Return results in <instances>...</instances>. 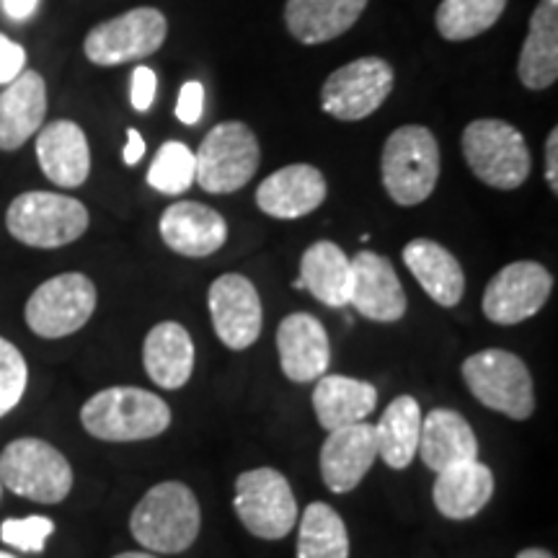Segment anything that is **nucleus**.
Wrapping results in <instances>:
<instances>
[{
    "mask_svg": "<svg viewBox=\"0 0 558 558\" xmlns=\"http://www.w3.org/2000/svg\"><path fill=\"white\" fill-rule=\"evenodd\" d=\"M81 424L104 442H137L163 435L171 427V409L150 390L117 386L99 390L83 403Z\"/></svg>",
    "mask_w": 558,
    "mask_h": 558,
    "instance_id": "nucleus-1",
    "label": "nucleus"
},
{
    "mask_svg": "<svg viewBox=\"0 0 558 558\" xmlns=\"http://www.w3.org/2000/svg\"><path fill=\"white\" fill-rule=\"evenodd\" d=\"M202 527L199 501L181 481L153 486L130 514L135 541L150 554H184Z\"/></svg>",
    "mask_w": 558,
    "mask_h": 558,
    "instance_id": "nucleus-2",
    "label": "nucleus"
},
{
    "mask_svg": "<svg viewBox=\"0 0 558 558\" xmlns=\"http://www.w3.org/2000/svg\"><path fill=\"white\" fill-rule=\"evenodd\" d=\"M380 177L399 207H416L432 197L439 181V145L424 124H403L383 145Z\"/></svg>",
    "mask_w": 558,
    "mask_h": 558,
    "instance_id": "nucleus-3",
    "label": "nucleus"
},
{
    "mask_svg": "<svg viewBox=\"0 0 558 558\" xmlns=\"http://www.w3.org/2000/svg\"><path fill=\"white\" fill-rule=\"evenodd\" d=\"M460 145L473 177L492 190H520L530 177L533 158L525 137L514 124L505 120H476L463 130Z\"/></svg>",
    "mask_w": 558,
    "mask_h": 558,
    "instance_id": "nucleus-4",
    "label": "nucleus"
},
{
    "mask_svg": "<svg viewBox=\"0 0 558 558\" xmlns=\"http://www.w3.org/2000/svg\"><path fill=\"white\" fill-rule=\"evenodd\" d=\"M88 209L81 199L58 192H24L9 205L5 228L32 248H62L88 230Z\"/></svg>",
    "mask_w": 558,
    "mask_h": 558,
    "instance_id": "nucleus-5",
    "label": "nucleus"
},
{
    "mask_svg": "<svg viewBox=\"0 0 558 558\" xmlns=\"http://www.w3.org/2000/svg\"><path fill=\"white\" fill-rule=\"evenodd\" d=\"M463 380L478 403L525 422L535 411L533 375L525 362L507 349H484L463 362Z\"/></svg>",
    "mask_w": 558,
    "mask_h": 558,
    "instance_id": "nucleus-6",
    "label": "nucleus"
},
{
    "mask_svg": "<svg viewBox=\"0 0 558 558\" xmlns=\"http://www.w3.org/2000/svg\"><path fill=\"white\" fill-rule=\"evenodd\" d=\"M0 486L39 505H60L73 488V469L50 442L21 437L0 452Z\"/></svg>",
    "mask_w": 558,
    "mask_h": 558,
    "instance_id": "nucleus-7",
    "label": "nucleus"
},
{
    "mask_svg": "<svg viewBox=\"0 0 558 558\" xmlns=\"http://www.w3.org/2000/svg\"><path fill=\"white\" fill-rule=\"evenodd\" d=\"M194 181L209 194L239 192L256 177L262 148L254 130L243 122H220L202 140Z\"/></svg>",
    "mask_w": 558,
    "mask_h": 558,
    "instance_id": "nucleus-8",
    "label": "nucleus"
},
{
    "mask_svg": "<svg viewBox=\"0 0 558 558\" xmlns=\"http://www.w3.org/2000/svg\"><path fill=\"white\" fill-rule=\"evenodd\" d=\"M96 284L81 271H65L41 282L26 300V326L41 339H62L81 331L96 311Z\"/></svg>",
    "mask_w": 558,
    "mask_h": 558,
    "instance_id": "nucleus-9",
    "label": "nucleus"
},
{
    "mask_svg": "<svg viewBox=\"0 0 558 558\" xmlns=\"http://www.w3.org/2000/svg\"><path fill=\"white\" fill-rule=\"evenodd\" d=\"M169 21L158 9H132L101 21L83 39V52L94 65L114 68L132 60H145L163 47Z\"/></svg>",
    "mask_w": 558,
    "mask_h": 558,
    "instance_id": "nucleus-10",
    "label": "nucleus"
},
{
    "mask_svg": "<svg viewBox=\"0 0 558 558\" xmlns=\"http://www.w3.org/2000/svg\"><path fill=\"white\" fill-rule=\"evenodd\" d=\"M233 507L243 527L264 541H282L298 522L290 481L275 469H254L235 478Z\"/></svg>",
    "mask_w": 558,
    "mask_h": 558,
    "instance_id": "nucleus-11",
    "label": "nucleus"
},
{
    "mask_svg": "<svg viewBox=\"0 0 558 558\" xmlns=\"http://www.w3.org/2000/svg\"><path fill=\"white\" fill-rule=\"evenodd\" d=\"M393 68L383 58H357L326 78L320 109L333 120L360 122L375 114L393 90Z\"/></svg>",
    "mask_w": 558,
    "mask_h": 558,
    "instance_id": "nucleus-12",
    "label": "nucleus"
},
{
    "mask_svg": "<svg viewBox=\"0 0 558 558\" xmlns=\"http://www.w3.org/2000/svg\"><path fill=\"white\" fill-rule=\"evenodd\" d=\"M554 292V275L538 262H514L501 267L486 284L481 308L497 326H518L533 318Z\"/></svg>",
    "mask_w": 558,
    "mask_h": 558,
    "instance_id": "nucleus-13",
    "label": "nucleus"
},
{
    "mask_svg": "<svg viewBox=\"0 0 558 558\" xmlns=\"http://www.w3.org/2000/svg\"><path fill=\"white\" fill-rule=\"evenodd\" d=\"M207 303L215 333L228 349L241 352L262 337V298L248 277L235 271L218 277L209 284Z\"/></svg>",
    "mask_w": 558,
    "mask_h": 558,
    "instance_id": "nucleus-14",
    "label": "nucleus"
},
{
    "mask_svg": "<svg viewBox=\"0 0 558 558\" xmlns=\"http://www.w3.org/2000/svg\"><path fill=\"white\" fill-rule=\"evenodd\" d=\"M352 262L349 303L362 318L378 324H396L407 316V292L393 264L375 251H360Z\"/></svg>",
    "mask_w": 558,
    "mask_h": 558,
    "instance_id": "nucleus-15",
    "label": "nucleus"
},
{
    "mask_svg": "<svg viewBox=\"0 0 558 558\" xmlns=\"http://www.w3.org/2000/svg\"><path fill=\"white\" fill-rule=\"evenodd\" d=\"M378 460V439L375 427L367 422L352 424L329 432L324 448H320L318 465L324 484L333 494H349L362 484L367 471Z\"/></svg>",
    "mask_w": 558,
    "mask_h": 558,
    "instance_id": "nucleus-16",
    "label": "nucleus"
},
{
    "mask_svg": "<svg viewBox=\"0 0 558 558\" xmlns=\"http://www.w3.org/2000/svg\"><path fill=\"white\" fill-rule=\"evenodd\" d=\"M160 239L173 254L205 259L228 241V222L218 209L199 202H177L160 215Z\"/></svg>",
    "mask_w": 558,
    "mask_h": 558,
    "instance_id": "nucleus-17",
    "label": "nucleus"
},
{
    "mask_svg": "<svg viewBox=\"0 0 558 558\" xmlns=\"http://www.w3.org/2000/svg\"><path fill=\"white\" fill-rule=\"evenodd\" d=\"M277 349L282 373L292 383L318 380L331 365L329 333L311 313H290L279 324Z\"/></svg>",
    "mask_w": 558,
    "mask_h": 558,
    "instance_id": "nucleus-18",
    "label": "nucleus"
},
{
    "mask_svg": "<svg viewBox=\"0 0 558 558\" xmlns=\"http://www.w3.org/2000/svg\"><path fill=\"white\" fill-rule=\"evenodd\" d=\"M326 202V179L316 166L292 163L267 177L256 190V205L277 220H298Z\"/></svg>",
    "mask_w": 558,
    "mask_h": 558,
    "instance_id": "nucleus-19",
    "label": "nucleus"
},
{
    "mask_svg": "<svg viewBox=\"0 0 558 558\" xmlns=\"http://www.w3.org/2000/svg\"><path fill=\"white\" fill-rule=\"evenodd\" d=\"M39 169L52 184L62 190H75L86 184L90 173V148L81 124L58 120L41 124L37 132Z\"/></svg>",
    "mask_w": 558,
    "mask_h": 558,
    "instance_id": "nucleus-20",
    "label": "nucleus"
},
{
    "mask_svg": "<svg viewBox=\"0 0 558 558\" xmlns=\"http://www.w3.org/2000/svg\"><path fill=\"white\" fill-rule=\"evenodd\" d=\"M47 83L37 70H24L0 90V150H19L45 124Z\"/></svg>",
    "mask_w": 558,
    "mask_h": 558,
    "instance_id": "nucleus-21",
    "label": "nucleus"
},
{
    "mask_svg": "<svg viewBox=\"0 0 558 558\" xmlns=\"http://www.w3.org/2000/svg\"><path fill=\"white\" fill-rule=\"evenodd\" d=\"M416 456L429 471L442 473L452 465L478 460V439L458 411L432 409L427 416H422Z\"/></svg>",
    "mask_w": 558,
    "mask_h": 558,
    "instance_id": "nucleus-22",
    "label": "nucleus"
},
{
    "mask_svg": "<svg viewBox=\"0 0 558 558\" xmlns=\"http://www.w3.org/2000/svg\"><path fill=\"white\" fill-rule=\"evenodd\" d=\"M369 0H288L284 24L300 45H326L357 24Z\"/></svg>",
    "mask_w": 558,
    "mask_h": 558,
    "instance_id": "nucleus-23",
    "label": "nucleus"
},
{
    "mask_svg": "<svg viewBox=\"0 0 558 558\" xmlns=\"http://www.w3.org/2000/svg\"><path fill=\"white\" fill-rule=\"evenodd\" d=\"M403 264L422 290L442 308H456L465 292V275L456 256L442 243L414 239L403 246Z\"/></svg>",
    "mask_w": 558,
    "mask_h": 558,
    "instance_id": "nucleus-24",
    "label": "nucleus"
},
{
    "mask_svg": "<svg viewBox=\"0 0 558 558\" xmlns=\"http://www.w3.org/2000/svg\"><path fill=\"white\" fill-rule=\"evenodd\" d=\"M143 365L158 388H184L194 369V341L190 331L177 320L153 326L143 344Z\"/></svg>",
    "mask_w": 558,
    "mask_h": 558,
    "instance_id": "nucleus-25",
    "label": "nucleus"
},
{
    "mask_svg": "<svg viewBox=\"0 0 558 558\" xmlns=\"http://www.w3.org/2000/svg\"><path fill=\"white\" fill-rule=\"evenodd\" d=\"M378 407V388L347 375H320L313 390V409L326 432L365 422Z\"/></svg>",
    "mask_w": 558,
    "mask_h": 558,
    "instance_id": "nucleus-26",
    "label": "nucleus"
},
{
    "mask_svg": "<svg viewBox=\"0 0 558 558\" xmlns=\"http://www.w3.org/2000/svg\"><path fill=\"white\" fill-rule=\"evenodd\" d=\"M518 75L522 86L543 90L558 78V0H541L522 41Z\"/></svg>",
    "mask_w": 558,
    "mask_h": 558,
    "instance_id": "nucleus-27",
    "label": "nucleus"
},
{
    "mask_svg": "<svg viewBox=\"0 0 558 558\" xmlns=\"http://www.w3.org/2000/svg\"><path fill=\"white\" fill-rule=\"evenodd\" d=\"M494 497V473L481 460L452 465L437 473L432 499L437 512L448 520H471Z\"/></svg>",
    "mask_w": 558,
    "mask_h": 558,
    "instance_id": "nucleus-28",
    "label": "nucleus"
},
{
    "mask_svg": "<svg viewBox=\"0 0 558 558\" xmlns=\"http://www.w3.org/2000/svg\"><path fill=\"white\" fill-rule=\"evenodd\" d=\"M300 282L318 303L344 308L352 290V262L333 241H316L300 259Z\"/></svg>",
    "mask_w": 558,
    "mask_h": 558,
    "instance_id": "nucleus-29",
    "label": "nucleus"
},
{
    "mask_svg": "<svg viewBox=\"0 0 558 558\" xmlns=\"http://www.w3.org/2000/svg\"><path fill=\"white\" fill-rule=\"evenodd\" d=\"M418 432H422V407L414 396H399L383 411L375 439H378V458L393 471L409 469L418 450Z\"/></svg>",
    "mask_w": 558,
    "mask_h": 558,
    "instance_id": "nucleus-30",
    "label": "nucleus"
},
{
    "mask_svg": "<svg viewBox=\"0 0 558 558\" xmlns=\"http://www.w3.org/2000/svg\"><path fill=\"white\" fill-rule=\"evenodd\" d=\"M298 558H349L344 520L326 501H313L300 518Z\"/></svg>",
    "mask_w": 558,
    "mask_h": 558,
    "instance_id": "nucleus-31",
    "label": "nucleus"
},
{
    "mask_svg": "<svg viewBox=\"0 0 558 558\" xmlns=\"http://www.w3.org/2000/svg\"><path fill=\"white\" fill-rule=\"evenodd\" d=\"M507 9V0H442L437 5L435 24L439 37L448 41L476 39L492 29Z\"/></svg>",
    "mask_w": 558,
    "mask_h": 558,
    "instance_id": "nucleus-32",
    "label": "nucleus"
},
{
    "mask_svg": "<svg viewBox=\"0 0 558 558\" xmlns=\"http://www.w3.org/2000/svg\"><path fill=\"white\" fill-rule=\"evenodd\" d=\"M194 177H197V160H194L190 145L179 143V140L160 145L148 169V184L166 197L184 194L194 184Z\"/></svg>",
    "mask_w": 558,
    "mask_h": 558,
    "instance_id": "nucleus-33",
    "label": "nucleus"
},
{
    "mask_svg": "<svg viewBox=\"0 0 558 558\" xmlns=\"http://www.w3.org/2000/svg\"><path fill=\"white\" fill-rule=\"evenodd\" d=\"M29 383V367L16 344L0 337V416L19 407Z\"/></svg>",
    "mask_w": 558,
    "mask_h": 558,
    "instance_id": "nucleus-34",
    "label": "nucleus"
},
{
    "mask_svg": "<svg viewBox=\"0 0 558 558\" xmlns=\"http://www.w3.org/2000/svg\"><path fill=\"white\" fill-rule=\"evenodd\" d=\"M52 533L54 522L50 518H41V514H32L24 520H5L0 525V541L5 546L24 550V554H41Z\"/></svg>",
    "mask_w": 558,
    "mask_h": 558,
    "instance_id": "nucleus-35",
    "label": "nucleus"
},
{
    "mask_svg": "<svg viewBox=\"0 0 558 558\" xmlns=\"http://www.w3.org/2000/svg\"><path fill=\"white\" fill-rule=\"evenodd\" d=\"M202 111H205V88L199 81H186L179 90V104H177V117L181 124H197L202 120Z\"/></svg>",
    "mask_w": 558,
    "mask_h": 558,
    "instance_id": "nucleus-36",
    "label": "nucleus"
},
{
    "mask_svg": "<svg viewBox=\"0 0 558 558\" xmlns=\"http://www.w3.org/2000/svg\"><path fill=\"white\" fill-rule=\"evenodd\" d=\"M156 88H158V75L156 70L148 65H137L132 70V107L135 111H148L156 101Z\"/></svg>",
    "mask_w": 558,
    "mask_h": 558,
    "instance_id": "nucleus-37",
    "label": "nucleus"
},
{
    "mask_svg": "<svg viewBox=\"0 0 558 558\" xmlns=\"http://www.w3.org/2000/svg\"><path fill=\"white\" fill-rule=\"evenodd\" d=\"M26 70V50L0 34V86H9Z\"/></svg>",
    "mask_w": 558,
    "mask_h": 558,
    "instance_id": "nucleus-38",
    "label": "nucleus"
},
{
    "mask_svg": "<svg viewBox=\"0 0 558 558\" xmlns=\"http://www.w3.org/2000/svg\"><path fill=\"white\" fill-rule=\"evenodd\" d=\"M546 181L550 192L558 194V128L550 130L546 140Z\"/></svg>",
    "mask_w": 558,
    "mask_h": 558,
    "instance_id": "nucleus-39",
    "label": "nucleus"
},
{
    "mask_svg": "<svg viewBox=\"0 0 558 558\" xmlns=\"http://www.w3.org/2000/svg\"><path fill=\"white\" fill-rule=\"evenodd\" d=\"M145 156V140L135 128L128 130V145H124V166H137Z\"/></svg>",
    "mask_w": 558,
    "mask_h": 558,
    "instance_id": "nucleus-40",
    "label": "nucleus"
},
{
    "mask_svg": "<svg viewBox=\"0 0 558 558\" xmlns=\"http://www.w3.org/2000/svg\"><path fill=\"white\" fill-rule=\"evenodd\" d=\"M3 11L9 13L13 21H26L34 16V11L39 9V0H0Z\"/></svg>",
    "mask_w": 558,
    "mask_h": 558,
    "instance_id": "nucleus-41",
    "label": "nucleus"
},
{
    "mask_svg": "<svg viewBox=\"0 0 558 558\" xmlns=\"http://www.w3.org/2000/svg\"><path fill=\"white\" fill-rule=\"evenodd\" d=\"M518 558H556V556L548 554V550H543V548H525V550H520Z\"/></svg>",
    "mask_w": 558,
    "mask_h": 558,
    "instance_id": "nucleus-42",
    "label": "nucleus"
},
{
    "mask_svg": "<svg viewBox=\"0 0 558 558\" xmlns=\"http://www.w3.org/2000/svg\"><path fill=\"white\" fill-rule=\"evenodd\" d=\"M114 558H156V554H143V550H128V554H120Z\"/></svg>",
    "mask_w": 558,
    "mask_h": 558,
    "instance_id": "nucleus-43",
    "label": "nucleus"
},
{
    "mask_svg": "<svg viewBox=\"0 0 558 558\" xmlns=\"http://www.w3.org/2000/svg\"><path fill=\"white\" fill-rule=\"evenodd\" d=\"M0 558H19V556H13V554H9V550H0Z\"/></svg>",
    "mask_w": 558,
    "mask_h": 558,
    "instance_id": "nucleus-44",
    "label": "nucleus"
}]
</instances>
